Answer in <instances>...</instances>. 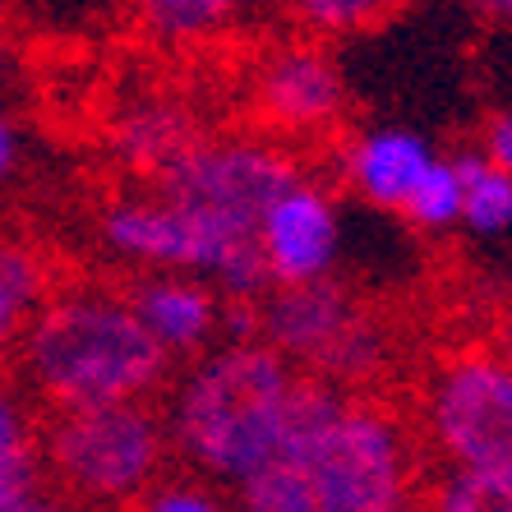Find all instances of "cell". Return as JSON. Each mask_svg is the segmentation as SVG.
I'll list each match as a JSON object with an SVG mask.
<instances>
[{"label": "cell", "instance_id": "83f0119b", "mask_svg": "<svg viewBox=\"0 0 512 512\" xmlns=\"http://www.w3.org/2000/svg\"><path fill=\"white\" fill-rule=\"evenodd\" d=\"M24 499H33V494H19V489H10V485H0V512H10L14 503H24Z\"/></svg>", "mask_w": 512, "mask_h": 512}, {"label": "cell", "instance_id": "484cf974", "mask_svg": "<svg viewBox=\"0 0 512 512\" xmlns=\"http://www.w3.org/2000/svg\"><path fill=\"white\" fill-rule=\"evenodd\" d=\"M14 167V130L5 125V116H0V176Z\"/></svg>", "mask_w": 512, "mask_h": 512}, {"label": "cell", "instance_id": "7a4b0ae2", "mask_svg": "<svg viewBox=\"0 0 512 512\" xmlns=\"http://www.w3.org/2000/svg\"><path fill=\"white\" fill-rule=\"evenodd\" d=\"M296 370L259 337L227 342L203 356L171 406V439L190 462L245 480L277 457V420Z\"/></svg>", "mask_w": 512, "mask_h": 512}, {"label": "cell", "instance_id": "2e32d148", "mask_svg": "<svg viewBox=\"0 0 512 512\" xmlns=\"http://www.w3.org/2000/svg\"><path fill=\"white\" fill-rule=\"evenodd\" d=\"M453 167H457V180H462V222H471L476 231L512 227V180L499 176L476 153L453 157Z\"/></svg>", "mask_w": 512, "mask_h": 512}, {"label": "cell", "instance_id": "7402d4cb", "mask_svg": "<svg viewBox=\"0 0 512 512\" xmlns=\"http://www.w3.org/2000/svg\"><path fill=\"white\" fill-rule=\"evenodd\" d=\"M291 14L305 19L310 28H323V33H346V28L379 19L383 10L370 5V0H305V5H296Z\"/></svg>", "mask_w": 512, "mask_h": 512}, {"label": "cell", "instance_id": "277c9868", "mask_svg": "<svg viewBox=\"0 0 512 512\" xmlns=\"http://www.w3.org/2000/svg\"><path fill=\"white\" fill-rule=\"evenodd\" d=\"M259 342L273 346L291 365L300 360L305 374L323 383H360L374 379L383 365L379 323L356 305L351 291L319 277L305 286H277L259 300Z\"/></svg>", "mask_w": 512, "mask_h": 512}, {"label": "cell", "instance_id": "7c38bea8", "mask_svg": "<svg viewBox=\"0 0 512 512\" xmlns=\"http://www.w3.org/2000/svg\"><path fill=\"white\" fill-rule=\"evenodd\" d=\"M429 162H434V153H429L425 139L406 130H379L356 143V153L346 162V176L370 203L402 208L406 194L416 190V180L429 171Z\"/></svg>", "mask_w": 512, "mask_h": 512}, {"label": "cell", "instance_id": "4fadbf2b", "mask_svg": "<svg viewBox=\"0 0 512 512\" xmlns=\"http://www.w3.org/2000/svg\"><path fill=\"white\" fill-rule=\"evenodd\" d=\"M199 143L203 139H199V130H194V120L176 107H139L120 120V130H116L120 157L157 180L171 176Z\"/></svg>", "mask_w": 512, "mask_h": 512}, {"label": "cell", "instance_id": "3957f363", "mask_svg": "<svg viewBox=\"0 0 512 512\" xmlns=\"http://www.w3.org/2000/svg\"><path fill=\"white\" fill-rule=\"evenodd\" d=\"M42 457L51 476L84 499H134L153 485L167 457V425L143 402L56 411L42 439Z\"/></svg>", "mask_w": 512, "mask_h": 512}, {"label": "cell", "instance_id": "ffe728a7", "mask_svg": "<svg viewBox=\"0 0 512 512\" xmlns=\"http://www.w3.org/2000/svg\"><path fill=\"white\" fill-rule=\"evenodd\" d=\"M429 512H512V480L480 471H448L425 503Z\"/></svg>", "mask_w": 512, "mask_h": 512}, {"label": "cell", "instance_id": "603a6c76", "mask_svg": "<svg viewBox=\"0 0 512 512\" xmlns=\"http://www.w3.org/2000/svg\"><path fill=\"white\" fill-rule=\"evenodd\" d=\"M139 512H222V503L194 485H162V489H143Z\"/></svg>", "mask_w": 512, "mask_h": 512}, {"label": "cell", "instance_id": "9c48e42d", "mask_svg": "<svg viewBox=\"0 0 512 512\" xmlns=\"http://www.w3.org/2000/svg\"><path fill=\"white\" fill-rule=\"evenodd\" d=\"M333 250H337L333 203L305 180L268 208L259 227L263 268H268V282L277 286L319 282L328 273V263H333Z\"/></svg>", "mask_w": 512, "mask_h": 512}, {"label": "cell", "instance_id": "30bf717a", "mask_svg": "<svg viewBox=\"0 0 512 512\" xmlns=\"http://www.w3.org/2000/svg\"><path fill=\"white\" fill-rule=\"evenodd\" d=\"M342 107V79L319 47H282L259 70V111L282 130H319Z\"/></svg>", "mask_w": 512, "mask_h": 512}, {"label": "cell", "instance_id": "cb8c5ba5", "mask_svg": "<svg viewBox=\"0 0 512 512\" xmlns=\"http://www.w3.org/2000/svg\"><path fill=\"white\" fill-rule=\"evenodd\" d=\"M485 162L512 180V116H494L485 130Z\"/></svg>", "mask_w": 512, "mask_h": 512}, {"label": "cell", "instance_id": "ba28073f", "mask_svg": "<svg viewBox=\"0 0 512 512\" xmlns=\"http://www.w3.org/2000/svg\"><path fill=\"white\" fill-rule=\"evenodd\" d=\"M425 416L457 471L512 480V365L494 351L448 360L429 383Z\"/></svg>", "mask_w": 512, "mask_h": 512}, {"label": "cell", "instance_id": "e0dca14e", "mask_svg": "<svg viewBox=\"0 0 512 512\" xmlns=\"http://www.w3.org/2000/svg\"><path fill=\"white\" fill-rule=\"evenodd\" d=\"M240 512H319L305 466L273 457L254 476L240 480Z\"/></svg>", "mask_w": 512, "mask_h": 512}, {"label": "cell", "instance_id": "8992f818", "mask_svg": "<svg viewBox=\"0 0 512 512\" xmlns=\"http://www.w3.org/2000/svg\"><path fill=\"white\" fill-rule=\"evenodd\" d=\"M102 236L116 254L167 273H208L227 286L231 300H254L268 286L259 240H231L194 222L167 199H125L102 213Z\"/></svg>", "mask_w": 512, "mask_h": 512}, {"label": "cell", "instance_id": "5bb4252c", "mask_svg": "<svg viewBox=\"0 0 512 512\" xmlns=\"http://www.w3.org/2000/svg\"><path fill=\"white\" fill-rule=\"evenodd\" d=\"M342 406L346 397L337 393L333 383L314 379V374H296L291 388H286L282 420H277V457L305 466L310 453L323 443V434L333 429V420L342 416Z\"/></svg>", "mask_w": 512, "mask_h": 512}, {"label": "cell", "instance_id": "6da1fadb", "mask_svg": "<svg viewBox=\"0 0 512 512\" xmlns=\"http://www.w3.org/2000/svg\"><path fill=\"white\" fill-rule=\"evenodd\" d=\"M14 351L24 379L37 397H47L51 411L143 402L171 365L125 296L111 291H70L47 300Z\"/></svg>", "mask_w": 512, "mask_h": 512}, {"label": "cell", "instance_id": "d4e9b609", "mask_svg": "<svg viewBox=\"0 0 512 512\" xmlns=\"http://www.w3.org/2000/svg\"><path fill=\"white\" fill-rule=\"evenodd\" d=\"M494 342H499V351H494V356H499L503 365H512V310L494 323Z\"/></svg>", "mask_w": 512, "mask_h": 512}, {"label": "cell", "instance_id": "5b68a950", "mask_svg": "<svg viewBox=\"0 0 512 512\" xmlns=\"http://www.w3.org/2000/svg\"><path fill=\"white\" fill-rule=\"evenodd\" d=\"M300 185L291 157L259 143H199L171 176L157 180V199L231 240H259L268 208Z\"/></svg>", "mask_w": 512, "mask_h": 512}, {"label": "cell", "instance_id": "9a60e30c", "mask_svg": "<svg viewBox=\"0 0 512 512\" xmlns=\"http://www.w3.org/2000/svg\"><path fill=\"white\" fill-rule=\"evenodd\" d=\"M47 305V273L19 245H0V356L19 346L33 314Z\"/></svg>", "mask_w": 512, "mask_h": 512}, {"label": "cell", "instance_id": "ac0fdd59", "mask_svg": "<svg viewBox=\"0 0 512 512\" xmlns=\"http://www.w3.org/2000/svg\"><path fill=\"white\" fill-rule=\"evenodd\" d=\"M139 19L162 42H194V37L213 33L217 24H227L231 5L222 0H153L139 10Z\"/></svg>", "mask_w": 512, "mask_h": 512}, {"label": "cell", "instance_id": "4316f807", "mask_svg": "<svg viewBox=\"0 0 512 512\" xmlns=\"http://www.w3.org/2000/svg\"><path fill=\"white\" fill-rule=\"evenodd\" d=\"M10 512H70V508H65V503H56V499H37V494H33V499L14 503Z\"/></svg>", "mask_w": 512, "mask_h": 512}, {"label": "cell", "instance_id": "d6986e66", "mask_svg": "<svg viewBox=\"0 0 512 512\" xmlns=\"http://www.w3.org/2000/svg\"><path fill=\"white\" fill-rule=\"evenodd\" d=\"M0 485L33 494L37 485V439L28 429L24 406L0 388Z\"/></svg>", "mask_w": 512, "mask_h": 512}, {"label": "cell", "instance_id": "44dd1931", "mask_svg": "<svg viewBox=\"0 0 512 512\" xmlns=\"http://www.w3.org/2000/svg\"><path fill=\"white\" fill-rule=\"evenodd\" d=\"M402 213L420 227H448L462 217V180H457L453 162H429V171L416 180V190L406 194Z\"/></svg>", "mask_w": 512, "mask_h": 512}, {"label": "cell", "instance_id": "8fae6325", "mask_svg": "<svg viewBox=\"0 0 512 512\" xmlns=\"http://www.w3.org/2000/svg\"><path fill=\"white\" fill-rule=\"evenodd\" d=\"M125 305L143 323V333L153 337L167 356L199 351L217 328V296L208 286L194 282V277H180V273L143 277L125 296Z\"/></svg>", "mask_w": 512, "mask_h": 512}, {"label": "cell", "instance_id": "f1b7e54d", "mask_svg": "<svg viewBox=\"0 0 512 512\" xmlns=\"http://www.w3.org/2000/svg\"><path fill=\"white\" fill-rule=\"evenodd\" d=\"M0 65H5V51H0Z\"/></svg>", "mask_w": 512, "mask_h": 512}, {"label": "cell", "instance_id": "52a82bcc", "mask_svg": "<svg viewBox=\"0 0 512 512\" xmlns=\"http://www.w3.org/2000/svg\"><path fill=\"white\" fill-rule=\"evenodd\" d=\"M319 512H406L411 457L406 439L379 406L346 402L333 429L305 462Z\"/></svg>", "mask_w": 512, "mask_h": 512}]
</instances>
